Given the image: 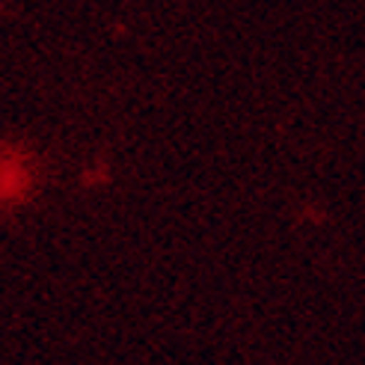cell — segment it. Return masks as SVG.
I'll return each instance as SVG.
<instances>
[{
    "mask_svg": "<svg viewBox=\"0 0 365 365\" xmlns=\"http://www.w3.org/2000/svg\"><path fill=\"white\" fill-rule=\"evenodd\" d=\"M30 170H33L30 160L24 163L15 152L12 155L6 152V163H4V196L6 199L15 202V199H21V196L30 193V178H33Z\"/></svg>",
    "mask_w": 365,
    "mask_h": 365,
    "instance_id": "6da1fadb",
    "label": "cell"
}]
</instances>
